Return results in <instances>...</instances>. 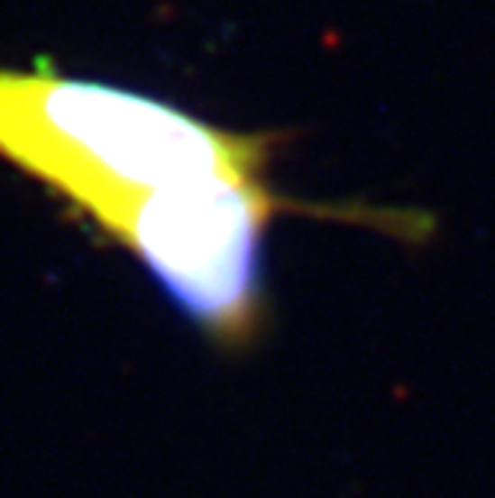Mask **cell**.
I'll list each match as a JSON object with an SVG mask.
<instances>
[{
	"label": "cell",
	"instance_id": "obj_1",
	"mask_svg": "<svg viewBox=\"0 0 495 498\" xmlns=\"http://www.w3.org/2000/svg\"><path fill=\"white\" fill-rule=\"evenodd\" d=\"M280 133H235L142 90L0 65V158L106 238L168 187L267 171Z\"/></svg>",
	"mask_w": 495,
	"mask_h": 498
}]
</instances>
